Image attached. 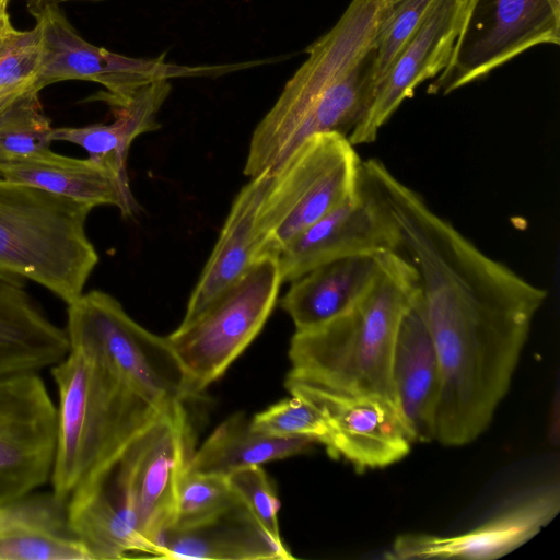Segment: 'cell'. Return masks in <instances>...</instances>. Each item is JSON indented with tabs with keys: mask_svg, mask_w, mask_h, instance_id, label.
<instances>
[{
	"mask_svg": "<svg viewBox=\"0 0 560 560\" xmlns=\"http://www.w3.org/2000/svg\"><path fill=\"white\" fill-rule=\"evenodd\" d=\"M417 273L442 374L434 440L466 445L506 395L547 291L471 244L431 250Z\"/></svg>",
	"mask_w": 560,
	"mask_h": 560,
	"instance_id": "1",
	"label": "cell"
},
{
	"mask_svg": "<svg viewBox=\"0 0 560 560\" xmlns=\"http://www.w3.org/2000/svg\"><path fill=\"white\" fill-rule=\"evenodd\" d=\"M385 3L351 0L337 23L306 48V60L252 135L246 176L276 171L315 135L348 138L374 97L373 44Z\"/></svg>",
	"mask_w": 560,
	"mask_h": 560,
	"instance_id": "2",
	"label": "cell"
},
{
	"mask_svg": "<svg viewBox=\"0 0 560 560\" xmlns=\"http://www.w3.org/2000/svg\"><path fill=\"white\" fill-rule=\"evenodd\" d=\"M420 294L417 271L401 253L378 255L377 272L346 312L311 329L295 330L290 374L325 387L375 395L397 405L393 355L402 317Z\"/></svg>",
	"mask_w": 560,
	"mask_h": 560,
	"instance_id": "3",
	"label": "cell"
},
{
	"mask_svg": "<svg viewBox=\"0 0 560 560\" xmlns=\"http://www.w3.org/2000/svg\"><path fill=\"white\" fill-rule=\"evenodd\" d=\"M50 373L58 394L51 492L67 502L104 476L164 411L81 349L70 348Z\"/></svg>",
	"mask_w": 560,
	"mask_h": 560,
	"instance_id": "4",
	"label": "cell"
},
{
	"mask_svg": "<svg viewBox=\"0 0 560 560\" xmlns=\"http://www.w3.org/2000/svg\"><path fill=\"white\" fill-rule=\"evenodd\" d=\"M94 207L0 177V273L77 300L98 261L85 233Z\"/></svg>",
	"mask_w": 560,
	"mask_h": 560,
	"instance_id": "5",
	"label": "cell"
},
{
	"mask_svg": "<svg viewBox=\"0 0 560 560\" xmlns=\"http://www.w3.org/2000/svg\"><path fill=\"white\" fill-rule=\"evenodd\" d=\"M362 161L346 136L319 133L304 141L276 171L256 224L257 259L278 257L303 230L350 198Z\"/></svg>",
	"mask_w": 560,
	"mask_h": 560,
	"instance_id": "6",
	"label": "cell"
},
{
	"mask_svg": "<svg viewBox=\"0 0 560 560\" xmlns=\"http://www.w3.org/2000/svg\"><path fill=\"white\" fill-rule=\"evenodd\" d=\"M69 349L93 354L159 410L190 398L185 373L166 337L135 322L112 295L93 290L68 304Z\"/></svg>",
	"mask_w": 560,
	"mask_h": 560,
	"instance_id": "7",
	"label": "cell"
},
{
	"mask_svg": "<svg viewBox=\"0 0 560 560\" xmlns=\"http://www.w3.org/2000/svg\"><path fill=\"white\" fill-rule=\"evenodd\" d=\"M282 283L278 257H260L195 319L166 336L185 373L190 397L224 374L256 338Z\"/></svg>",
	"mask_w": 560,
	"mask_h": 560,
	"instance_id": "8",
	"label": "cell"
},
{
	"mask_svg": "<svg viewBox=\"0 0 560 560\" xmlns=\"http://www.w3.org/2000/svg\"><path fill=\"white\" fill-rule=\"evenodd\" d=\"M39 27L42 56L35 88L66 80H85L102 84L105 100L117 104L139 89L160 80L187 77H217L242 68L241 63L219 66H182L153 59L132 58L97 47L70 24L55 3H28Z\"/></svg>",
	"mask_w": 560,
	"mask_h": 560,
	"instance_id": "9",
	"label": "cell"
},
{
	"mask_svg": "<svg viewBox=\"0 0 560 560\" xmlns=\"http://www.w3.org/2000/svg\"><path fill=\"white\" fill-rule=\"evenodd\" d=\"M560 43V0H470L446 67L427 92L447 95L525 50Z\"/></svg>",
	"mask_w": 560,
	"mask_h": 560,
	"instance_id": "10",
	"label": "cell"
},
{
	"mask_svg": "<svg viewBox=\"0 0 560 560\" xmlns=\"http://www.w3.org/2000/svg\"><path fill=\"white\" fill-rule=\"evenodd\" d=\"M194 452L192 429L178 404L142 431L110 468L139 534L158 558L161 538L174 524L179 485Z\"/></svg>",
	"mask_w": 560,
	"mask_h": 560,
	"instance_id": "11",
	"label": "cell"
},
{
	"mask_svg": "<svg viewBox=\"0 0 560 560\" xmlns=\"http://www.w3.org/2000/svg\"><path fill=\"white\" fill-rule=\"evenodd\" d=\"M57 408L39 372L0 378V506L50 481Z\"/></svg>",
	"mask_w": 560,
	"mask_h": 560,
	"instance_id": "12",
	"label": "cell"
},
{
	"mask_svg": "<svg viewBox=\"0 0 560 560\" xmlns=\"http://www.w3.org/2000/svg\"><path fill=\"white\" fill-rule=\"evenodd\" d=\"M284 387L324 416L331 430L328 453L358 471L387 467L409 454L415 441L392 400L338 392L290 373Z\"/></svg>",
	"mask_w": 560,
	"mask_h": 560,
	"instance_id": "13",
	"label": "cell"
},
{
	"mask_svg": "<svg viewBox=\"0 0 560 560\" xmlns=\"http://www.w3.org/2000/svg\"><path fill=\"white\" fill-rule=\"evenodd\" d=\"M401 253V235L388 207L364 178L341 205L298 234L279 254L282 282L341 258Z\"/></svg>",
	"mask_w": 560,
	"mask_h": 560,
	"instance_id": "14",
	"label": "cell"
},
{
	"mask_svg": "<svg viewBox=\"0 0 560 560\" xmlns=\"http://www.w3.org/2000/svg\"><path fill=\"white\" fill-rule=\"evenodd\" d=\"M470 0H435L377 81L370 108L348 136L355 147L376 140L380 129L419 84L448 63Z\"/></svg>",
	"mask_w": 560,
	"mask_h": 560,
	"instance_id": "15",
	"label": "cell"
},
{
	"mask_svg": "<svg viewBox=\"0 0 560 560\" xmlns=\"http://www.w3.org/2000/svg\"><path fill=\"white\" fill-rule=\"evenodd\" d=\"M559 510V487H542L512 502L470 530L450 536L400 535L386 557L396 560L497 559L532 539L555 518Z\"/></svg>",
	"mask_w": 560,
	"mask_h": 560,
	"instance_id": "16",
	"label": "cell"
},
{
	"mask_svg": "<svg viewBox=\"0 0 560 560\" xmlns=\"http://www.w3.org/2000/svg\"><path fill=\"white\" fill-rule=\"evenodd\" d=\"M393 382L398 409L413 441L434 440L442 374L421 294L402 317L398 329Z\"/></svg>",
	"mask_w": 560,
	"mask_h": 560,
	"instance_id": "17",
	"label": "cell"
},
{
	"mask_svg": "<svg viewBox=\"0 0 560 560\" xmlns=\"http://www.w3.org/2000/svg\"><path fill=\"white\" fill-rule=\"evenodd\" d=\"M273 172L249 177L233 200L208 261L190 294L180 324H187L232 287L257 260V215Z\"/></svg>",
	"mask_w": 560,
	"mask_h": 560,
	"instance_id": "18",
	"label": "cell"
},
{
	"mask_svg": "<svg viewBox=\"0 0 560 560\" xmlns=\"http://www.w3.org/2000/svg\"><path fill=\"white\" fill-rule=\"evenodd\" d=\"M0 177L93 207L115 206L125 217L139 209L129 182L90 158H68L47 149L27 156L1 160Z\"/></svg>",
	"mask_w": 560,
	"mask_h": 560,
	"instance_id": "19",
	"label": "cell"
},
{
	"mask_svg": "<svg viewBox=\"0 0 560 560\" xmlns=\"http://www.w3.org/2000/svg\"><path fill=\"white\" fill-rule=\"evenodd\" d=\"M0 560H94L71 532L66 502L31 493L0 506Z\"/></svg>",
	"mask_w": 560,
	"mask_h": 560,
	"instance_id": "20",
	"label": "cell"
},
{
	"mask_svg": "<svg viewBox=\"0 0 560 560\" xmlns=\"http://www.w3.org/2000/svg\"><path fill=\"white\" fill-rule=\"evenodd\" d=\"M66 509L69 528L94 560L121 559L137 553L158 558L154 548L139 534L133 513L110 469L74 491Z\"/></svg>",
	"mask_w": 560,
	"mask_h": 560,
	"instance_id": "21",
	"label": "cell"
},
{
	"mask_svg": "<svg viewBox=\"0 0 560 560\" xmlns=\"http://www.w3.org/2000/svg\"><path fill=\"white\" fill-rule=\"evenodd\" d=\"M68 352L66 329L43 314L16 278L0 273V378L50 369Z\"/></svg>",
	"mask_w": 560,
	"mask_h": 560,
	"instance_id": "22",
	"label": "cell"
},
{
	"mask_svg": "<svg viewBox=\"0 0 560 560\" xmlns=\"http://www.w3.org/2000/svg\"><path fill=\"white\" fill-rule=\"evenodd\" d=\"M378 255L329 261L291 281L280 305L295 330L317 327L350 308L372 283Z\"/></svg>",
	"mask_w": 560,
	"mask_h": 560,
	"instance_id": "23",
	"label": "cell"
},
{
	"mask_svg": "<svg viewBox=\"0 0 560 560\" xmlns=\"http://www.w3.org/2000/svg\"><path fill=\"white\" fill-rule=\"evenodd\" d=\"M171 90L170 80L144 85L126 101L112 105L115 119L110 124L54 128L51 139L82 147L91 160L129 182L130 145L140 135L160 128L156 116Z\"/></svg>",
	"mask_w": 560,
	"mask_h": 560,
	"instance_id": "24",
	"label": "cell"
},
{
	"mask_svg": "<svg viewBox=\"0 0 560 560\" xmlns=\"http://www.w3.org/2000/svg\"><path fill=\"white\" fill-rule=\"evenodd\" d=\"M164 559H292L262 530L244 503L206 523L167 529L161 538Z\"/></svg>",
	"mask_w": 560,
	"mask_h": 560,
	"instance_id": "25",
	"label": "cell"
},
{
	"mask_svg": "<svg viewBox=\"0 0 560 560\" xmlns=\"http://www.w3.org/2000/svg\"><path fill=\"white\" fill-rule=\"evenodd\" d=\"M314 443L307 438H278L258 432L238 412L221 422L195 450L188 470L228 477L247 467L304 453Z\"/></svg>",
	"mask_w": 560,
	"mask_h": 560,
	"instance_id": "26",
	"label": "cell"
},
{
	"mask_svg": "<svg viewBox=\"0 0 560 560\" xmlns=\"http://www.w3.org/2000/svg\"><path fill=\"white\" fill-rule=\"evenodd\" d=\"M37 91H32L0 113V161L49 149L52 127Z\"/></svg>",
	"mask_w": 560,
	"mask_h": 560,
	"instance_id": "27",
	"label": "cell"
},
{
	"mask_svg": "<svg viewBox=\"0 0 560 560\" xmlns=\"http://www.w3.org/2000/svg\"><path fill=\"white\" fill-rule=\"evenodd\" d=\"M240 503L242 500L228 477L195 474L187 469L179 485L172 527L187 528L206 523Z\"/></svg>",
	"mask_w": 560,
	"mask_h": 560,
	"instance_id": "28",
	"label": "cell"
},
{
	"mask_svg": "<svg viewBox=\"0 0 560 560\" xmlns=\"http://www.w3.org/2000/svg\"><path fill=\"white\" fill-rule=\"evenodd\" d=\"M254 430L278 438H307L329 451L331 430L324 416L302 397L291 395L250 419Z\"/></svg>",
	"mask_w": 560,
	"mask_h": 560,
	"instance_id": "29",
	"label": "cell"
},
{
	"mask_svg": "<svg viewBox=\"0 0 560 560\" xmlns=\"http://www.w3.org/2000/svg\"><path fill=\"white\" fill-rule=\"evenodd\" d=\"M42 56L39 27L19 31L11 45L0 55V113L24 95L37 91L35 80Z\"/></svg>",
	"mask_w": 560,
	"mask_h": 560,
	"instance_id": "30",
	"label": "cell"
},
{
	"mask_svg": "<svg viewBox=\"0 0 560 560\" xmlns=\"http://www.w3.org/2000/svg\"><path fill=\"white\" fill-rule=\"evenodd\" d=\"M434 1L394 0L385 3L373 44L377 81L386 72Z\"/></svg>",
	"mask_w": 560,
	"mask_h": 560,
	"instance_id": "31",
	"label": "cell"
},
{
	"mask_svg": "<svg viewBox=\"0 0 560 560\" xmlns=\"http://www.w3.org/2000/svg\"><path fill=\"white\" fill-rule=\"evenodd\" d=\"M228 480L252 516L281 549L288 550L280 536L279 501L275 488L261 466L237 470Z\"/></svg>",
	"mask_w": 560,
	"mask_h": 560,
	"instance_id": "32",
	"label": "cell"
},
{
	"mask_svg": "<svg viewBox=\"0 0 560 560\" xmlns=\"http://www.w3.org/2000/svg\"><path fill=\"white\" fill-rule=\"evenodd\" d=\"M18 33L11 24L9 14L0 19V55L11 45Z\"/></svg>",
	"mask_w": 560,
	"mask_h": 560,
	"instance_id": "33",
	"label": "cell"
},
{
	"mask_svg": "<svg viewBox=\"0 0 560 560\" xmlns=\"http://www.w3.org/2000/svg\"><path fill=\"white\" fill-rule=\"evenodd\" d=\"M7 0H0V19L8 14L7 7H8Z\"/></svg>",
	"mask_w": 560,
	"mask_h": 560,
	"instance_id": "34",
	"label": "cell"
},
{
	"mask_svg": "<svg viewBox=\"0 0 560 560\" xmlns=\"http://www.w3.org/2000/svg\"><path fill=\"white\" fill-rule=\"evenodd\" d=\"M63 1H68V0H30V2H33V3H55V4H58L59 2H63Z\"/></svg>",
	"mask_w": 560,
	"mask_h": 560,
	"instance_id": "35",
	"label": "cell"
},
{
	"mask_svg": "<svg viewBox=\"0 0 560 560\" xmlns=\"http://www.w3.org/2000/svg\"><path fill=\"white\" fill-rule=\"evenodd\" d=\"M383 1H385V2H392V1H394V0H383Z\"/></svg>",
	"mask_w": 560,
	"mask_h": 560,
	"instance_id": "36",
	"label": "cell"
},
{
	"mask_svg": "<svg viewBox=\"0 0 560 560\" xmlns=\"http://www.w3.org/2000/svg\"><path fill=\"white\" fill-rule=\"evenodd\" d=\"M8 2H10L11 0H7Z\"/></svg>",
	"mask_w": 560,
	"mask_h": 560,
	"instance_id": "37",
	"label": "cell"
}]
</instances>
